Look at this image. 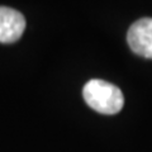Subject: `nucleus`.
Here are the masks:
<instances>
[{"label":"nucleus","mask_w":152,"mask_h":152,"mask_svg":"<svg viewBox=\"0 0 152 152\" xmlns=\"http://www.w3.org/2000/svg\"><path fill=\"white\" fill-rule=\"evenodd\" d=\"M83 96L91 109L107 115L119 113L124 105V96L121 89L100 79H93L85 84Z\"/></svg>","instance_id":"obj_1"},{"label":"nucleus","mask_w":152,"mask_h":152,"mask_svg":"<svg viewBox=\"0 0 152 152\" xmlns=\"http://www.w3.org/2000/svg\"><path fill=\"white\" fill-rule=\"evenodd\" d=\"M26 29L24 15L13 8L0 7V42L14 43Z\"/></svg>","instance_id":"obj_3"},{"label":"nucleus","mask_w":152,"mask_h":152,"mask_svg":"<svg viewBox=\"0 0 152 152\" xmlns=\"http://www.w3.org/2000/svg\"><path fill=\"white\" fill-rule=\"evenodd\" d=\"M127 42L136 55L152 58V18H141L133 23L127 33Z\"/></svg>","instance_id":"obj_2"}]
</instances>
